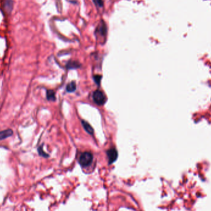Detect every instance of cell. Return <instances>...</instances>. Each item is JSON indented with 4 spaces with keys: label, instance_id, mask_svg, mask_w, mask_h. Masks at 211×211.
<instances>
[{
    "label": "cell",
    "instance_id": "6",
    "mask_svg": "<svg viewBox=\"0 0 211 211\" xmlns=\"http://www.w3.org/2000/svg\"><path fill=\"white\" fill-rule=\"evenodd\" d=\"M76 84L75 83V82H72L69 83L66 88V90L67 92L68 93H71V92H74L76 91Z\"/></svg>",
    "mask_w": 211,
    "mask_h": 211
},
{
    "label": "cell",
    "instance_id": "1",
    "mask_svg": "<svg viewBox=\"0 0 211 211\" xmlns=\"http://www.w3.org/2000/svg\"><path fill=\"white\" fill-rule=\"evenodd\" d=\"M93 156L90 152L83 153L79 157V163L83 167H86L89 166L93 161Z\"/></svg>",
    "mask_w": 211,
    "mask_h": 211
},
{
    "label": "cell",
    "instance_id": "11",
    "mask_svg": "<svg viewBox=\"0 0 211 211\" xmlns=\"http://www.w3.org/2000/svg\"><path fill=\"white\" fill-rule=\"evenodd\" d=\"M101 79V76H95L94 77V82H95V83H96L98 85H99Z\"/></svg>",
    "mask_w": 211,
    "mask_h": 211
},
{
    "label": "cell",
    "instance_id": "5",
    "mask_svg": "<svg viewBox=\"0 0 211 211\" xmlns=\"http://www.w3.org/2000/svg\"><path fill=\"white\" fill-rule=\"evenodd\" d=\"M82 125L85 128V130L89 133V134H93V128L91 127V126L86 121L82 120Z\"/></svg>",
    "mask_w": 211,
    "mask_h": 211
},
{
    "label": "cell",
    "instance_id": "3",
    "mask_svg": "<svg viewBox=\"0 0 211 211\" xmlns=\"http://www.w3.org/2000/svg\"><path fill=\"white\" fill-rule=\"evenodd\" d=\"M107 155L109 159V164H111L117 160L118 157V153L115 148H112L109 149L107 151Z\"/></svg>",
    "mask_w": 211,
    "mask_h": 211
},
{
    "label": "cell",
    "instance_id": "4",
    "mask_svg": "<svg viewBox=\"0 0 211 211\" xmlns=\"http://www.w3.org/2000/svg\"><path fill=\"white\" fill-rule=\"evenodd\" d=\"M13 134V131L11 129H7L0 131V141L6 139L9 136H12Z\"/></svg>",
    "mask_w": 211,
    "mask_h": 211
},
{
    "label": "cell",
    "instance_id": "8",
    "mask_svg": "<svg viewBox=\"0 0 211 211\" xmlns=\"http://www.w3.org/2000/svg\"><path fill=\"white\" fill-rule=\"evenodd\" d=\"M80 64L76 61H70L67 64V67L68 68H76L80 67Z\"/></svg>",
    "mask_w": 211,
    "mask_h": 211
},
{
    "label": "cell",
    "instance_id": "7",
    "mask_svg": "<svg viewBox=\"0 0 211 211\" xmlns=\"http://www.w3.org/2000/svg\"><path fill=\"white\" fill-rule=\"evenodd\" d=\"M46 98L49 101H55L56 100V96H55V93L53 90H48L46 91Z\"/></svg>",
    "mask_w": 211,
    "mask_h": 211
},
{
    "label": "cell",
    "instance_id": "2",
    "mask_svg": "<svg viewBox=\"0 0 211 211\" xmlns=\"http://www.w3.org/2000/svg\"><path fill=\"white\" fill-rule=\"evenodd\" d=\"M93 98L94 102L99 106L103 105L106 99L104 93L100 90H96L94 92Z\"/></svg>",
    "mask_w": 211,
    "mask_h": 211
},
{
    "label": "cell",
    "instance_id": "9",
    "mask_svg": "<svg viewBox=\"0 0 211 211\" xmlns=\"http://www.w3.org/2000/svg\"><path fill=\"white\" fill-rule=\"evenodd\" d=\"M38 152H39V154H40V156H43V157H48L49 156L48 154H46L43 150V146H40L38 148Z\"/></svg>",
    "mask_w": 211,
    "mask_h": 211
},
{
    "label": "cell",
    "instance_id": "10",
    "mask_svg": "<svg viewBox=\"0 0 211 211\" xmlns=\"http://www.w3.org/2000/svg\"><path fill=\"white\" fill-rule=\"evenodd\" d=\"M94 4L98 7H102L103 5V3L102 0H93Z\"/></svg>",
    "mask_w": 211,
    "mask_h": 211
}]
</instances>
